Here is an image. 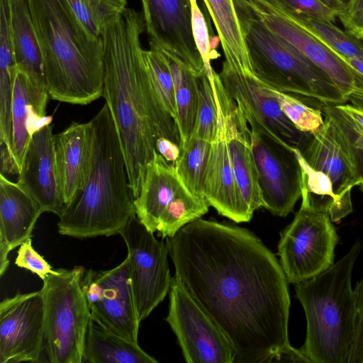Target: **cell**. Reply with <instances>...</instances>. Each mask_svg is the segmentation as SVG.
Returning a JSON list of instances; mask_svg holds the SVG:
<instances>
[{
	"mask_svg": "<svg viewBox=\"0 0 363 363\" xmlns=\"http://www.w3.org/2000/svg\"><path fill=\"white\" fill-rule=\"evenodd\" d=\"M54 146L60 187L65 204L81 188L86 175L90 155L88 123L72 122L54 135Z\"/></svg>",
	"mask_w": 363,
	"mask_h": 363,
	"instance_id": "603a6c76",
	"label": "cell"
},
{
	"mask_svg": "<svg viewBox=\"0 0 363 363\" xmlns=\"http://www.w3.org/2000/svg\"><path fill=\"white\" fill-rule=\"evenodd\" d=\"M216 102L218 128L216 138L211 143L204 179L203 196L209 206H213L220 215L235 223L248 222L253 213L250 211L237 184L230 157L223 110L216 99Z\"/></svg>",
	"mask_w": 363,
	"mask_h": 363,
	"instance_id": "d6986e66",
	"label": "cell"
},
{
	"mask_svg": "<svg viewBox=\"0 0 363 363\" xmlns=\"http://www.w3.org/2000/svg\"><path fill=\"white\" fill-rule=\"evenodd\" d=\"M85 269H57L43 281L44 349L51 363H82L91 313L81 282Z\"/></svg>",
	"mask_w": 363,
	"mask_h": 363,
	"instance_id": "52a82bcc",
	"label": "cell"
},
{
	"mask_svg": "<svg viewBox=\"0 0 363 363\" xmlns=\"http://www.w3.org/2000/svg\"><path fill=\"white\" fill-rule=\"evenodd\" d=\"M358 185L359 186L360 189L363 192V175H362Z\"/></svg>",
	"mask_w": 363,
	"mask_h": 363,
	"instance_id": "bcb514c9",
	"label": "cell"
},
{
	"mask_svg": "<svg viewBox=\"0 0 363 363\" xmlns=\"http://www.w3.org/2000/svg\"><path fill=\"white\" fill-rule=\"evenodd\" d=\"M235 2L325 72L347 99L362 75L304 30L289 11L273 0H235Z\"/></svg>",
	"mask_w": 363,
	"mask_h": 363,
	"instance_id": "8fae6325",
	"label": "cell"
},
{
	"mask_svg": "<svg viewBox=\"0 0 363 363\" xmlns=\"http://www.w3.org/2000/svg\"><path fill=\"white\" fill-rule=\"evenodd\" d=\"M127 247L129 274L139 320L148 317L169 291L167 243L158 240L135 214L119 231Z\"/></svg>",
	"mask_w": 363,
	"mask_h": 363,
	"instance_id": "9c48e42d",
	"label": "cell"
},
{
	"mask_svg": "<svg viewBox=\"0 0 363 363\" xmlns=\"http://www.w3.org/2000/svg\"><path fill=\"white\" fill-rule=\"evenodd\" d=\"M146 60L154 86L167 111L177 121V108L173 78L163 55L157 50H146Z\"/></svg>",
	"mask_w": 363,
	"mask_h": 363,
	"instance_id": "d6a6232c",
	"label": "cell"
},
{
	"mask_svg": "<svg viewBox=\"0 0 363 363\" xmlns=\"http://www.w3.org/2000/svg\"><path fill=\"white\" fill-rule=\"evenodd\" d=\"M203 1L213 20L224 53L222 66L232 69L252 67L235 0Z\"/></svg>",
	"mask_w": 363,
	"mask_h": 363,
	"instance_id": "484cf974",
	"label": "cell"
},
{
	"mask_svg": "<svg viewBox=\"0 0 363 363\" xmlns=\"http://www.w3.org/2000/svg\"><path fill=\"white\" fill-rule=\"evenodd\" d=\"M42 214L30 195L18 184L0 174V275L6 271L9 254L33 237Z\"/></svg>",
	"mask_w": 363,
	"mask_h": 363,
	"instance_id": "44dd1931",
	"label": "cell"
},
{
	"mask_svg": "<svg viewBox=\"0 0 363 363\" xmlns=\"http://www.w3.org/2000/svg\"><path fill=\"white\" fill-rule=\"evenodd\" d=\"M361 249L357 241L328 269L295 284L306 319L300 350L311 362L347 363L357 313L352 274Z\"/></svg>",
	"mask_w": 363,
	"mask_h": 363,
	"instance_id": "5b68a950",
	"label": "cell"
},
{
	"mask_svg": "<svg viewBox=\"0 0 363 363\" xmlns=\"http://www.w3.org/2000/svg\"><path fill=\"white\" fill-rule=\"evenodd\" d=\"M185 188L174 165L156 152L147 167L140 193L133 200L137 218L155 233L165 209Z\"/></svg>",
	"mask_w": 363,
	"mask_h": 363,
	"instance_id": "7402d4cb",
	"label": "cell"
},
{
	"mask_svg": "<svg viewBox=\"0 0 363 363\" xmlns=\"http://www.w3.org/2000/svg\"><path fill=\"white\" fill-rule=\"evenodd\" d=\"M88 123L86 175L57 223L60 234L79 239L118 234L135 214L125 160L106 104Z\"/></svg>",
	"mask_w": 363,
	"mask_h": 363,
	"instance_id": "3957f363",
	"label": "cell"
},
{
	"mask_svg": "<svg viewBox=\"0 0 363 363\" xmlns=\"http://www.w3.org/2000/svg\"><path fill=\"white\" fill-rule=\"evenodd\" d=\"M166 320L177 337L188 363H234V348L214 320L176 276L169 289Z\"/></svg>",
	"mask_w": 363,
	"mask_h": 363,
	"instance_id": "30bf717a",
	"label": "cell"
},
{
	"mask_svg": "<svg viewBox=\"0 0 363 363\" xmlns=\"http://www.w3.org/2000/svg\"><path fill=\"white\" fill-rule=\"evenodd\" d=\"M167 245L175 276L228 338L235 362L308 361L289 340V282L259 238L200 218Z\"/></svg>",
	"mask_w": 363,
	"mask_h": 363,
	"instance_id": "6da1fadb",
	"label": "cell"
},
{
	"mask_svg": "<svg viewBox=\"0 0 363 363\" xmlns=\"http://www.w3.org/2000/svg\"><path fill=\"white\" fill-rule=\"evenodd\" d=\"M17 182L42 213L50 212L60 216L66 204L60 187L52 124L43 126L33 135Z\"/></svg>",
	"mask_w": 363,
	"mask_h": 363,
	"instance_id": "ac0fdd59",
	"label": "cell"
},
{
	"mask_svg": "<svg viewBox=\"0 0 363 363\" xmlns=\"http://www.w3.org/2000/svg\"><path fill=\"white\" fill-rule=\"evenodd\" d=\"M211 143L190 138L181 147L174 167L184 186L194 196H203V184Z\"/></svg>",
	"mask_w": 363,
	"mask_h": 363,
	"instance_id": "83f0119b",
	"label": "cell"
},
{
	"mask_svg": "<svg viewBox=\"0 0 363 363\" xmlns=\"http://www.w3.org/2000/svg\"><path fill=\"white\" fill-rule=\"evenodd\" d=\"M50 97L86 105L103 95L104 45L66 0H28Z\"/></svg>",
	"mask_w": 363,
	"mask_h": 363,
	"instance_id": "277c9868",
	"label": "cell"
},
{
	"mask_svg": "<svg viewBox=\"0 0 363 363\" xmlns=\"http://www.w3.org/2000/svg\"><path fill=\"white\" fill-rule=\"evenodd\" d=\"M337 55L343 61L363 77V60L357 58L346 57L339 54Z\"/></svg>",
	"mask_w": 363,
	"mask_h": 363,
	"instance_id": "b9f144b4",
	"label": "cell"
},
{
	"mask_svg": "<svg viewBox=\"0 0 363 363\" xmlns=\"http://www.w3.org/2000/svg\"><path fill=\"white\" fill-rule=\"evenodd\" d=\"M83 362L157 363L138 341L128 340L90 317L84 338Z\"/></svg>",
	"mask_w": 363,
	"mask_h": 363,
	"instance_id": "d4e9b609",
	"label": "cell"
},
{
	"mask_svg": "<svg viewBox=\"0 0 363 363\" xmlns=\"http://www.w3.org/2000/svg\"><path fill=\"white\" fill-rule=\"evenodd\" d=\"M144 18L127 8L101 34L104 90L125 160L133 198L140 191L157 140L181 145L177 121L166 109L152 83L140 37Z\"/></svg>",
	"mask_w": 363,
	"mask_h": 363,
	"instance_id": "7a4b0ae2",
	"label": "cell"
},
{
	"mask_svg": "<svg viewBox=\"0 0 363 363\" xmlns=\"http://www.w3.org/2000/svg\"><path fill=\"white\" fill-rule=\"evenodd\" d=\"M280 108L297 129L313 133L323 124L322 113L310 107L296 97L272 89Z\"/></svg>",
	"mask_w": 363,
	"mask_h": 363,
	"instance_id": "836d02e7",
	"label": "cell"
},
{
	"mask_svg": "<svg viewBox=\"0 0 363 363\" xmlns=\"http://www.w3.org/2000/svg\"><path fill=\"white\" fill-rule=\"evenodd\" d=\"M236 8L253 68L263 82L281 92L327 105L347 101L325 72L247 10Z\"/></svg>",
	"mask_w": 363,
	"mask_h": 363,
	"instance_id": "8992f818",
	"label": "cell"
},
{
	"mask_svg": "<svg viewBox=\"0 0 363 363\" xmlns=\"http://www.w3.org/2000/svg\"><path fill=\"white\" fill-rule=\"evenodd\" d=\"M9 3L16 68L35 85L48 90L41 50L28 1L9 0Z\"/></svg>",
	"mask_w": 363,
	"mask_h": 363,
	"instance_id": "cb8c5ba5",
	"label": "cell"
},
{
	"mask_svg": "<svg viewBox=\"0 0 363 363\" xmlns=\"http://www.w3.org/2000/svg\"><path fill=\"white\" fill-rule=\"evenodd\" d=\"M159 52L164 57L173 78L177 108V123L181 138L180 147H182L191 138L196 123L199 103L198 79L201 74L176 58Z\"/></svg>",
	"mask_w": 363,
	"mask_h": 363,
	"instance_id": "4316f807",
	"label": "cell"
},
{
	"mask_svg": "<svg viewBox=\"0 0 363 363\" xmlns=\"http://www.w3.org/2000/svg\"><path fill=\"white\" fill-rule=\"evenodd\" d=\"M199 103L196 120L191 138L212 143L218 128V109L211 82L206 72L199 77Z\"/></svg>",
	"mask_w": 363,
	"mask_h": 363,
	"instance_id": "1f68e13d",
	"label": "cell"
},
{
	"mask_svg": "<svg viewBox=\"0 0 363 363\" xmlns=\"http://www.w3.org/2000/svg\"><path fill=\"white\" fill-rule=\"evenodd\" d=\"M351 137L355 148L358 151L363 152V133L352 132Z\"/></svg>",
	"mask_w": 363,
	"mask_h": 363,
	"instance_id": "ee69618b",
	"label": "cell"
},
{
	"mask_svg": "<svg viewBox=\"0 0 363 363\" xmlns=\"http://www.w3.org/2000/svg\"><path fill=\"white\" fill-rule=\"evenodd\" d=\"M330 110L348 130L363 133V108L354 105H329Z\"/></svg>",
	"mask_w": 363,
	"mask_h": 363,
	"instance_id": "f35d334b",
	"label": "cell"
},
{
	"mask_svg": "<svg viewBox=\"0 0 363 363\" xmlns=\"http://www.w3.org/2000/svg\"><path fill=\"white\" fill-rule=\"evenodd\" d=\"M15 264L37 274L42 280L55 272L48 262L34 250L31 238L26 240L20 245Z\"/></svg>",
	"mask_w": 363,
	"mask_h": 363,
	"instance_id": "d590c367",
	"label": "cell"
},
{
	"mask_svg": "<svg viewBox=\"0 0 363 363\" xmlns=\"http://www.w3.org/2000/svg\"><path fill=\"white\" fill-rule=\"evenodd\" d=\"M323 109V124L311 133L301 152L313 168L329 177L334 193L345 206L352 210L351 191L359 184L362 177L358 151L347 130L329 105Z\"/></svg>",
	"mask_w": 363,
	"mask_h": 363,
	"instance_id": "7c38bea8",
	"label": "cell"
},
{
	"mask_svg": "<svg viewBox=\"0 0 363 363\" xmlns=\"http://www.w3.org/2000/svg\"><path fill=\"white\" fill-rule=\"evenodd\" d=\"M329 216L301 201L292 222L281 233L279 262L289 283L297 284L328 269L335 262L338 235Z\"/></svg>",
	"mask_w": 363,
	"mask_h": 363,
	"instance_id": "ba28073f",
	"label": "cell"
},
{
	"mask_svg": "<svg viewBox=\"0 0 363 363\" xmlns=\"http://www.w3.org/2000/svg\"><path fill=\"white\" fill-rule=\"evenodd\" d=\"M91 316L114 333L138 341V319L128 258L108 270H85L81 282Z\"/></svg>",
	"mask_w": 363,
	"mask_h": 363,
	"instance_id": "4fadbf2b",
	"label": "cell"
},
{
	"mask_svg": "<svg viewBox=\"0 0 363 363\" xmlns=\"http://www.w3.org/2000/svg\"><path fill=\"white\" fill-rule=\"evenodd\" d=\"M150 47L163 52L202 74L205 69L196 48L190 0H141Z\"/></svg>",
	"mask_w": 363,
	"mask_h": 363,
	"instance_id": "2e32d148",
	"label": "cell"
},
{
	"mask_svg": "<svg viewBox=\"0 0 363 363\" xmlns=\"http://www.w3.org/2000/svg\"><path fill=\"white\" fill-rule=\"evenodd\" d=\"M327 8L340 14L345 10V7L340 3V0H319Z\"/></svg>",
	"mask_w": 363,
	"mask_h": 363,
	"instance_id": "7bdbcfd3",
	"label": "cell"
},
{
	"mask_svg": "<svg viewBox=\"0 0 363 363\" xmlns=\"http://www.w3.org/2000/svg\"><path fill=\"white\" fill-rule=\"evenodd\" d=\"M337 18L347 32L363 43V0H352Z\"/></svg>",
	"mask_w": 363,
	"mask_h": 363,
	"instance_id": "74e56055",
	"label": "cell"
},
{
	"mask_svg": "<svg viewBox=\"0 0 363 363\" xmlns=\"http://www.w3.org/2000/svg\"><path fill=\"white\" fill-rule=\"evenodd\" d=\"M156 150L168 162L174 165L180 156L181 147L167 138H160L157 140Z\"/></svg>",
	"mask_w": 363,
	"mask_h": 363,
	"instance_id": "ab89813d",
	"label": "cell"
},
{
	"mask_svg": "<svg viewBox=\"0 0 363 363\" xmlns=\"http://www.w3.org/2000/svg\"><path fill=\"white\" fill-rule=\"evenodd\" d=\"M340 3L346 8L350 5L352 0H340Z\"/></svg>",
	"mask_w": 363,
	"mask_h": 363,
	"instance_id": "f6af8a7d",
	"label": "cell"
},
{
	"mask_svg": "<svg viewBox=\"0 0 363 363\" xmlns=\"http://www.w3.org/2000/svg\"><path fill=\"white\" fill-rule=\"evenodd\" d=\"M288 11L305 17L334 22L338 13L319 0H273Z\"/></svg>",
	"mask_w": 363,
	"mask_h": 363,
	"instance_id": "e575fe53",
	"label": "cell"
},
{
	"mask_svg": "<svg viewBox=\"0 0 363 363\" xmlns=\"http://www.w3.org/2000/svg\"><path fill=\"white\" fill-rule=\"evenodd\" d=\"M83 26L94 36L117 20L127 9V0H66Z\"/></svg>",
	"mask_w": 363,
	"mask_h": 363,
	"instance_id": "4dcf8cb0",
	"label": "cell"
},
{
	"mask_svg": "<svg viewBox=\"0 0 363 363\" xmlns=\"http://www.w3.org/2000/svg\"><path fill=\"white\" fill-rule=\"evenodd\" d=\"M289 13L304 30L335 52L363 60V43L348 32L332 22Z\"/></svg>",
	"mask_w": 363,
	"mask_h": 363,
	"instance_id": "f1b7e54d",
	"label": "cell"
},
{
	"mask_svg": "<svg viewBox=\"0 0 363 363\" xmlns=\"http://www.w3.org/2000/svg\"><path fill=\"white\" fill-rule=\"evenodd\" d=\"M44 349L41 291L17 293L0 303V363L38 362Z\"/></svg>",
	"mask_w": 363,
	"mask_h": 363,
	"instance_id": "5bb4252c",
	"label": "cell"
},
{
	"mask_svg": "<svg viewBox=\"0 0 363 363\" xmlns=\"http://www.w3.org/2000/svg\"><path fill=\"white\" fill-rule=\"evenodd\" d=\"M209 206L205 198L194 196L185 188L162 213L157 230L158 235L162 238L174 236L184 226L206 214Z\"/></svg>",
	"mask_w": 363,
	"mask_h": 363,
	"instance_id": "f546056e",
	"label": "cell"
},
{
	"mask_svg": "<svg viewBox=\"0 0 363 363\" xmlns=\"http://www.w3.org/2000/svg\"><path fill=\"white\" fill-rule=\"evenodd\" d=\"M49 94L35 85L23 72L16 70L12 104V148L9 162L1 173L19 174L33 135L51 124L46 115Z\"/></svg>",
	"mask_w": 363,
	"mask_h": 363,
	"instance_id": "ffe728a7",
	"label": "cell"
},
{
	"mask_svg": "<svg viewBox=\"0 0 363 363\" xmlns=\"http://www.w3.org/2000/svg\"><path fill=\"white\" fill-rule=\"evenodd\" d=\"M253 155L264 208L286 217L301 197L302 179L294 151L251 130Z\"/></svg>",
	"mask_w": 363,
	"mask_h": 363,
	"instance_id": "9a60e30c",
	"label": "cell"
},
{
	"mask_svg": "<svg viewBox=\"0 0 363 363\" xmlns=\"http://www.w3.org/2000/svg\"><path fill=\"white\" fill-rule=\"evenodd\" d=\"M223 113L230 160L238 187L250 211L264 207L253 155L251 128L235 101L225 89L219 74L209 78Z\"/></svg>",
	"mask_w": 363,
	"mask_h": 363,
	"instance_id": "e0dca14e",
	"label": "cell"
},
{
	"mask_svg": "<svg viewBox=\"0 0 363 363\" xmlns=\"http://www.w3.org/2000/svg\"><path fill=\"white\" fill-rule=\"evenodd\" d=\"M357 313L355 320L353 342L347 363H363V279L354 288Z\"/></svg>",
	"mask_w": 363,
	"mask_h": 363,
	"instance_id": "8d00e7d4",
	"label": "cell"
},
{
	"mask_svg": "<svg viewBox=\"0 0 363 363\" xmlns=\"http://www.w3.org/2000/svg\"><path fill=\"white\" fill-rule=\"evenodd\" d=\"M347 100L353 105L363 108V77L362 76L357 82L354 90L347 96Z\"/></svg>",
	"mask_w": 363,
	"mask_h": 363,
	"instance_id": "60d3db41",
	"label": "cell"
}]
</instances>
